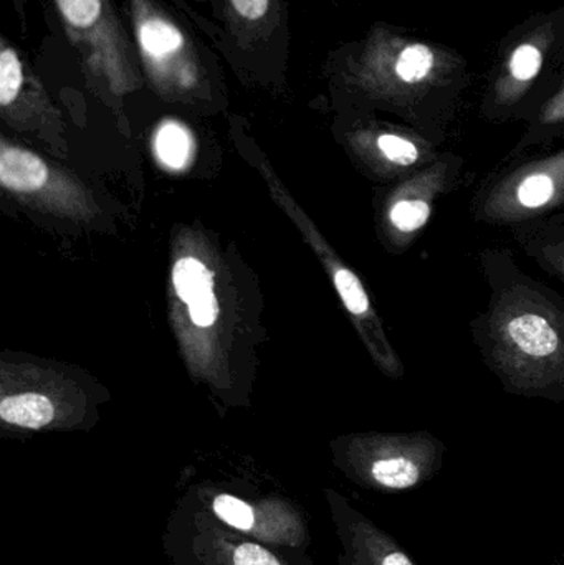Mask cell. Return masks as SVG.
Instances as JSON below:
<instances>
[{"label": "cell", "instance_id": "cell-1", "mask_svg": "<svg viewBox=\"0 0 564 565\" xmlns=\"http://www.w3.org/2000/svg\"><path fill=\"white\" fill-rule=\"evenodd\" d=\"M85 75L106 92L138 88L141 66L113 0H52Z\"/></svg>", "mask_w": 564, "mask_h": 565}, {"label": "cell", "instance_id": "cell-2", "mask_svg": "<svg viewBox=\"0 0 564 565\" xmlns=\"http://www.w3.org/2000/svg\"><path fill=\"white\" fill-rule=\"evenodd\" d=\"M139 66L162 95L185 96L205 82L195 43L158 0H126Z\"/></svg>", "mask_w": 564, "mask_h": 565}, {"label": "cell", "instance_id": "cell-3", "mask_svg": "<svg viewBox=\"0 0 564 565\" xmlns=\"http://www.w3.org/2000/svg\"><path fill=\"white\" fill-rule=\"evenodd\" d=\"M338 526L343 540V565H416L406 551L363 514L337 498Z\"/></svg>", "mask_w": 564, "mask_h": 565}, {"label": "cell", "instance_id": "cell-4", "mask_svg": "<svg viewBox=\"0 0 564 565\" xmlns=\"http://www.w3.org/2000/svg\"><path fill=\"white\" fill-rule=\"evenodd\" d=\"M437 467V451L433 444H413L374 458L368 467V480L381 490H413L430 480Z\"/></svg>", "mask_w": 564, "mask_h": 565}, {"label": "cell", "instance_id": "cell-5", "mask_svg": "<svg viewBox=\"0 0 564 565\" xmlns=\"http://www.w3.org/2000/svg\"><path fill=\"white\" fill-rule=\"evenodd\" d=\"M284 0H225V22L241 49L254 50L284 25Z\"/></svg>", "mask_w": 564, "mask_h": 565}, {"label": "cell", "instance_id": "cell-6", "mask_svg": "<svg viewBox=\"0 0 564 565\" xmlns=\"http://www.w3.org/2000/svg\"><path fill=\"white\" fill-rule=\"evenodd\" d=\"M436 65V55L430 46L424 43H409L394 55L393 65L371 49L364 50L357 63L360 75H377L390 73L396 76L404 85H417L433 73Z\"/></svg>", "mask_w": 564, "mask_h": 565}, {"label": "cell", "instance_id": "cell-7", "mask_svg": "<svg viewBox=\"0 0 564 565\" xmlns=\"http://www.w3.org/2000/svg\"><path fill=\"white\" fill-rule=\"evenodd\" d=\"M49 179V169L42 159L29 151L6 148L0 154V181L13 191L29 192L42 188Z\"/></svg>", "mask_w": 564, "mask_h": 565}, {"label": "cell", "instance_id": "cell-8", "mask_svg": "<svg viewBox=\"0 0 564 565\" xmlns=\"http://www.w3.org/2000/svg\"><path fill=\"white\" fill-rule=\"evenodd\" d=\"M507 329L513 344L532 358H549L558 349V334L542 316L532 312L517 316Z\"/></svg>", "mask_w": 564, "mask_h": 565}, {"label": "cell", "instance_id": "cell-9", "mask_svg": "<svg viewBox=\"0 0 564 565\" xmlns=\"http://www.w3.org/2000/svg\"><path fill=\"white\" fill-rule=\"evenodd\" d=\"M55 408L49 398L40 394H20L3 398L0 404V417L7 424L23 428L45 427L53 420Z\"/></svg>", "mask_w": 564, "mask_h": 565}, {"label": "cell", "instance_id": "cell-10", "mask_svg": "<svg viewBox=\"0 0 564 565\" xmlns=\"http://www.w3.org/2000/svg\"><path fill=\"white\" fill-rule=\"evenodd\" d=\"M191 132L179 122H164L156 136V154L162 164L171 169H182L188 166L192 156Z\"/></svg>", "mask_w": 564, "mask_h": 565}, {"label": "cell", "instance_id": "cell-11", "mask_svg": "<svg viewBox=\"0 0 564 565\" xmlns=\"http://www.w3.org/2000/svg\"><path fill=\"white\" fill-rule=\"evenodd\" d=\"M172 280H174V288L179 298L188 305L202 298V296L209 295L214 288V275L207 270L202 262L195 260V258L179 260L175 264Z\"/></svg>", "mask_w": 564, "mask_h": 565}, {"label": "cell", "instance_id": "cell-12", "mask_svg": "<svg viewBox=\"0 0 564 565\" xmlns=\"http://www.w3.org/2000/svg\"><path fill=\"white\" fill-rule=\"evenodd\" d=\"M212 510L219 520L238 531H252L255 526V511L251 504L231 494H219L212 501Z\"/></svg>", "mask_w": 564, "mask_h": 565}, {"label": "cell", "instance_id": "cell-13", "mask_svg": "<svg viewBox=\"0 0 564 565\" xmlns=\"http://www.w3.org/2000/svg\"><path fill=\"white\" fill-rule=\"evenodd\" d=\"M430 207L424 201H400L391 209V224L401 232H416L429 222Z\"/></svg>", "mask_w": 564, "mask_h": 565}, {"label": "cell", "instance_id": "cell-14", "mask_svg": "<svg viewBox=\"0 0 564 565\" xmlns=\"http://www.w3.org/2000/svg\"><path fill=\"white\" fill-rule=\"evenodd\" d=\"M334 285H337L338 292H340L341 299H343L350 312L357 316L368 312L370 299H368L363 285L353 271L347 270V268L338 270L334 275Z\"/></svg>", "mask_w": 564, "mask_h": 565}, {"label": "cell", "instance_id": "cell-15", "mask_svg": "<svg viewBox=\"0 0 564 565\" xmlns=\"http://www.w3.org/2000/svg\"><path fill=\"white\" fill-rule=\"evenodd\" d=\"M542 63L543 56L539 46L532 45V43H523L513 52L509 70L517 82H530L539 75Z\"/></svg>", "mask_w": 564, "mask_h": 565}, {"label": "cell", "instance_id": "cell-16", "mask_svg": "<svg viewBox=\"0 0 564 565\" xmlns=\"http://www.w3.org/2000/svg\"><path fill=\"white\" fill-rule=\"evenodd\" d=\"M555 192V184L545 174L530 175L519 188V199L525 207H542Z\"/></svg>", "mask_w": 564, "mask_h": 565}, {"label": "cell", "instance_id": "cell-17", "mask_svg": "<svg viewBox=\"0 0 564 565\" xmlns=\"http://www.w3.org/2000/svg\"><path fill=\"white\" fill-rule=\"evenodd\" d=\"M377 148L397 166H411L419 159V151L413 142L396 135H383L377 138Z\"/></svg>", "mask_w": 564, "mask_h": 565}, {"label": "cell", "instance_id": "cell-18", "mask_svg": "<svg viewBox=\"0 0 564 565\" xmlns=\"http://www.w3.org/2000/svg\"><path fill=\"white\" fill-rule=\"evenodd\" d=\"M234 565H281L280 561L265 547L255 543H241L232 554Z\"/></svg>", "mask_w": 564, "mask_h": 565}, {"label": "cell", "instance_id": "cell-19", "mask_svg": "<svg viewBox=\"0 0 564 565\" xmlns=\"http://www.w3.org/2000/svg\"><path fill=\"white\" fill-rule=\"evenodd\" d=\"M189 315H191L192 322L199 326V328H209V326L214 324L219 316V305L214 292H209V295L191 302L189 305Z\"/></svg>", "mask_w": 564, "mask_h": 565}, {"label": "cell", "instance_id": "cell-20", "mask_svg": "<svg viewBox=\"0 0 564 565\" xmlns=\"http://www.w3.org/2000/svg\"><path fill=\"white\" fill-rule=\"evenodd\" d=\"M22 2L23 0H17V6H19V13H22Z\"/></svg>", "mask_w": 564, "mask_h": 565}]
</instances>
